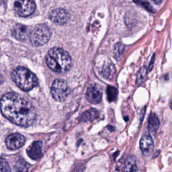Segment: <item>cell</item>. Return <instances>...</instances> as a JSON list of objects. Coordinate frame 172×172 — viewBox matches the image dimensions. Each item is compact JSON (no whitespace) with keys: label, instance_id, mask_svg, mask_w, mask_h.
<instances>
[{"label":"cell","instance_id":"3","mask_svg":"<svg viewBox=\"0 0 172 172\" xmlns=\"http://www.w3.org/2000/svg\"><path fill=\"white\" fill-rule=\"evenodd\" d=\"M12 79L19 88L24 92L32 90L38 84L35 74L24 67H18L13 70L11 73Z\"/></svg>","mask_w":172,"mask_h":172},{"label":"cell","instance_id":"14","mask_svg":"<svg viewBox=\"0 0 172 172\" xmlns=\"http://www.w3.org/2000/svg\"><path fill=\"white\" fill-rule=\"evenodd\" d=\"M159 125L160 122L157 114L151 113L149 117V120H148V129H149L150 133L155 135L159 129Z\"/></svg>","mask_w":172,"mask_h":172},{"label":"cell","instance_id":"20","mask_svg":"<svg viewBox=\"0 0 172 172\" xmlns=\"http://www.w3.org/2000/svg\"><path fill=\"white\" fill-rule=\"evenodd\" d=\"M134 2H135L137 4H139L141 6H143V8H145L148 11L151 12V13H154L155 12V10L153 9V8H152V6H151L149 2H147L146 1H145V0H134Z\"/></svg>","mask_w":172,"mask_h":172},{"label":"cell","instance_id":"21","mask_svg":"<svg viewBox=\"0 0 172 172\" xmlns=\"http://www.w3.org/2000/svg\"><path fill=\"white\" fill-rule=\"evenodd\" d=\"M1 172H11L8 163L3 158H2L1 159Z\"/></svg>","mask_w":172,"mask_h":172},{"label":"cell","instance_id":"15","mask_svg":"<svg viewBox=\"0 0 172 172\" xmlns=\"http://www.w3.org/2000/svg\"><path fill=\"white\" fill-rule=\"evenodd\" d=\"M99 116V113L95 109H90L86 112H83L80 117V121L82 123L90 122L97 119Z\"/></svg>","mask_w":172,"mask_h":172},{"label":"cell","instance_id":"17","mask_svg":"<svg viewBox=\"0 0 172 172\" xmlns=\"http://www.w3.org/2000/svg\"><path fill=\"white\" fill-rule=\"evenodd\" d=\"M28 164L26 162V161L20 158L18 161L14 166V170L16 172H28Z\"/></svg>","mask_w":172,"mask_h":172},{"label":"cell","instance_id":"18","mask_svg":"<svg viewBox=\"0 0 172 172\" xmlns=\"http://www.w3.org/2000/svg\"><path fill=\"white\" fill-rule=\"evenodd\" d=\"M147 69L145 67H144L139 71V73H138L137 79V83L138 85L143 83L145 82V80L147 78Z\"/></svg>","mask_w":172,"mask_h":172},{"label":"cell","instance_id":"11","mask_svg":"<svg viewBox=\"0 0 172 172\" xmlns=\"http://www.w3.org/2000/svg\"><path fill=\"white\" fill-rule=\"evenodd\" d=\"M26 153L33 160H38L42 156V143L41 141H35L27 149Z\"/></svg>","mask_w":172,"mask_h":172},{"label":"cell","instance_id":"5","mask_svg":"<svg viewBox=\"0 0 172 172\" xmlns=\"http://www.w3.org/2000/svg\"><path fill=\"white\" fill-rule=\"evenodd\" d=\"M50 92L54 99L59 102H63L69 96V88L65 81L55 79L51 86Z\"/></svg>","mask_w":172,"mask_h":172},{"label":"cell","instance_id":"8","mask_svg":"<svg viewBox=\"0 0 172 172\" xmlns=\"http://www.w3.org/2000/svg\"><path fill=\"white\" fill-rule=\"evenodd\" d=\"M49 18L57 25H63L69 21L70 16L65 9L57 8L50 13Z\"/></svg>","mask_w":172,"mask_h":172},{"label":"cell","instance_id":"13","mask_svg":"<svg viewBox=\"0 0 172 172\" xmlns=\"http://www.w3.org/2000/svg\"><path fill=\"white\" fill-rule=\"evenodd\" d=\"M115 67L114 64L109 60L102 65L100 69V74L104 79H110L115 73Z\"/></svg>","mask_w":172,"mask_h":172},{"label":"cell","instance_id":"1","mask_svg":"<svg viewBox=\"0 0 172 172\" xmlns=\"http://www.w3.org/2000/svg\"><path fill=\"white\" fill-rule=\"evenodd\" d=\"M3 116L13 124L27 127L35 123L36 112L31 102L16 93H8L1 99Z\"/></svg>","mask_w":172,"mask_h":172},{"label":"cell","instance_id":"2","mask_svg":"<svg viewBox=\"0 0 172 172\" xmlns=\"http://www.w3.org/2000/svg\"><path fill=\"white\" fill-rule=\"evenodd\" d=\"M46 65L56 73H65L71 66V59L69 54L60 48H53L46 57Z\"/></svg>","mask_w":172,"mask_h":172},{"label":"cell","instance_id":"7","mask_svg":"<svg viewBox=\"0 0 172 172\" xmlns=\"http://www.w3.org/2000/svg\"><path fill=\"white\" fill-rule=\"evenodd\" d=\"M5 142L8 149L16 150L21 148L24 145L26 138L20 133H12L7 137Z\"/></svg>","mask_w":172,"mask_h":172},{"label":"cell","instance_id":"19","mask_svg":"<svg viewBox=\"0 0 172 172\" xmlns=\"http://www.w3.org/2000/svg\"><path fill=\"white\" fill-rule=\"evenodd\" d=\"M107 95L108 98L110 102H112V101H114L116 99L118 91L116 88H114V87L109 86L107 88Z\"/></svg>","mask_w":172,"mask_h":172},{"label":"cell","instance_id":"12","mask_svg":"<svg viewBox=\"0 0 172 172\" xmlns=\"http://www.w3.org/2000/svg\"><path fill=\"white\" fill-rule=\"evenodd\" d=\"M12 35L19 40H24L28 36V28L22 24H17L12 30Z\"/></svg>","mask_w":172,"mask_h":172},{"label":"cell","instance_id":"10","mask_svg":"<svg viewBox=\"0 0 172 172\" xmlns=\"http://www.w3.org/2000/svg\"><path fill=\"white\" fill-rule=\"evenodd\" d=\"M140 148L145 156H149L154 150V143L152 137L149 133H145L141 137Z\"/></svg>","mask_w":172,"mask_h":172},{"label":"cell","instance_id":"6","mask_svg":"<svg viewBox=\"0 0 172 172\" xmlns=\"http://www.w3.org/2000/svg\"><path fill=\"white\" fill-rule=\"evenodd\" d=\"M36 5L34 0H15L14 12L21 17H28L35 11Z\"/></svg>","mask_w":172,"mask_h":172},{"label":"cell","instance_id":"4","mask_svg":"<svg viewBox=\"0 0 172 172\" xmlns=\"http://www.w3.org/2000/svg\"><path fill=\"white\" fill-rule=\"evenodd\" d=\"M51 36V31L46 24L36 26L30 34V42L34 46H40L49 41Z\"/></svg>","mask_w":172,"mask_h":172},{"label":"cell","instance_id":"23","mask_svg":"<svg viewBox=\"0 0 172 172\" xmlns=\"http://www.w3.org/2000/svg\"><path fill=\"white\" fill-rule=\"evenodd\" d=\"M170 106L171 109V110H172V97L171 98L170 102Z\"/></svg>","mask_w":172,"mask_h":172},{"label":"cell","instance_id":"22","mask_svg":"<svg viewBox=\"0 0 172 172\" xmlns=\"http://www.w3.org/2000/svg\"><path fill=\"white\" fill-rule=\"evenodd\" d=\"M152 1L156 3V4L160 5V4H161V3H163V2L164 1V0H152Z\"/></svg>","mask_w":172,"mask_h":172},{"label":"cell","instance_id":"9","mask_svg":"<svg viewBox=\"0 0 172 172\" xmlns=\"http://www.w3.org/2000/svg\"><path fill=\"white\" fill-rule=\"evenodd\" d=\"M86 97L87 100L92 104H98L102 97V92L101 87L96 84L91 85L87 90Z\"/></svg>","mask_w":172,"mask_h":172},{"label":"cell","instance_id":"16","mask_svg":"<svg viewBox=\"0 0 172 172\" xmlns=\"http://www.w3.org/2000/svg\"><path fill=\"white\" fill-rule=\"evenodd\" d=\"M137 165L136 158L134 156H130L126 161L123 172H136Z\"/></svg>","mask_w":172,"mask_h":172}]
</instances>
